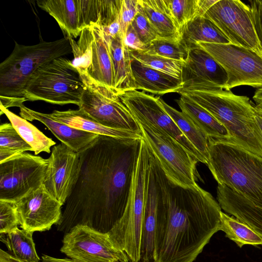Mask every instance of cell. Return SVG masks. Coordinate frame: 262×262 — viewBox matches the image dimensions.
I'll list each match as a JSON object with an SVG mask.
<instances>
[{
	"label": "cell",
	"instance_id": "1",
	"mask_svg": "<svg viewBox=\"0 0 262 262\" xmlns=\"http://www.w3.org/2000/svg\"><path fill=\"white\" fill-rule=\"evenodd\" d=\"M143 138L99 135L78 153L79 176L64 204L58 230L66 234L82 225L102 233L111 231L127 206Z\"/></svg>",
	"mask_w": 262,
	"mask_h": 262
},
{
	"label": "cell",
	"instance_id": "2",
	"mask_svg": "<svg viewBox=\"0 0 262 262\" xmlns=\"http://www.w3.org/2000/svg\"><path fill=\"white\" fill-rule=\"evenodd\" d=\"M222 212L198 184L184 187L167 178L158 204L153 262H193L220 230Z\"/></svg>",
	"mask_w": 262,
	"mask_h": 262
},
{
	"label": "cell",
	"instance_id": "3",
	"mask_svg": "<svg viewBox=\"0 0 262 262\" xmlns=\"http://www.w3.org/2000/svg\"><path fill=\"white\" fill-rule=\"evenodd\" d=\"M207 165L224 185L262 208V157L230 140L208 137Z\"/></svg>",
	"mask_w": 262,
	"mask_h": 262
},
{
	"label": "cell",
	"instance_id": "4",
	"mask_svg": "<svg viewBox=\"0 0 262 262\" xmlns=\"http://www.w3.org/2000/svg\"><path fill=\"white\" fill-rule=\"evenodd\" d=\"M214 89L180 91L211 114L227 130L230 140L262 157V133L255 120V106L245 96Z\"/></svg>",
	"mask_w": 262,
	"mask_h": 262
},
{
	"label": "cell",
	"instance_id": "5",
	"mask_svg": "<svg viewBox=\"0 0 262 262\" xmlns=\"http://www.w3.org/2000/svg\"><path fill=\"white\" fill-rule=\"evenodd\" d=\"M71 53L69 40L66 37L34 45L15 41L12 53L0 64V97L24 98L26 85L38 68Z\"/></svg>",
	"mask_w": 262,
	"mask_h": 262
},
{
	"label": "cell",
	"instance_id": "6",
	"mask_svg": "<svg viewBox=\"0 0 262 262\" xmlns=\"http://www.w3.org/2000/svg\"><path fill=\"white\" fill-rule=\"evenodd\" d=\"M85 85L71 61L60 57L41 66L33 73L24 91L29 101L79 106Z\"/></svg>",
	"mask_w": 262,
	"mask_h": 262
},
{
	"label": "cell",
	"instance_id": "7",
	"mask_svg": "<svg viewBox=\"0 0 262 262\" xmlns=\"http://www.w3.org/2000/svg\"><path fill=\"white\" fill-rule=\"evenodd\" d=\"M148 157V148L143 144L135 162L127 206L122 217L108 232L114 245L124 252L132 262H138L141 259L145 169Z\"/></svg>",
	"mask_w": 262,
	"mask_h": 262
},
{
	"label": "cell",
	"instance_id": "8",
	"mask_svg": "<svg viewBox=\"0 0 262 262\" xmlns=\"http://www.w3.org/2000/svg\"><path fill=\"white\" fill-rule=\"evenodd\" d=\"M136 120L143 139L167 178L182 187L195 186L198 162L179 143L160 128L144 121Z\"/></svg>",
	"mask_w": 262,
	"mask_h": 262
},
{
	"label": "cell",
	"instance_id": "9",
	"mask_svg": "<svg viewBox=\"0 0 262 262\" xmlns=\"http://www.w3.org/2000/svg\"><path fill=\"white\" fill-rule=\"evenodd\" d=\"M80 75L85 88L79 108L104 126L142 134L137 121L115 91L86 73Z\"/></svg>",
	"mask_w": 262,
	"mask_h": 262
},
{
	"label": "cell",
	"instance_id": "10",
	"mask_svg": "<svg viewBox=\"0 0 262 262\" xmlns=\"http://www.w3.org/2000/svg\"><path fill=\"white\" fill-rule=\"evenodd\" d=\"M224 69L228 81L225 89L230 91L241 85L262 88V55L232 43L199 42Z\"/></svg>",
	"mask_w": 262,
	"mask_h": 262
},
{
	"label": "cell",
	"instance_id": "11",
	"mask_svg": "<svg viewBox=\"0 0 262 262\" xmlns=\"http://www.w3.org/2000/svg\"><path fill=\"white\" fill-rule=\"evenodd\" d=\"M48 159L24 152L0 163V200L15 202L43 182Z\"/></svg>",
	"mask_w": 262,
	"mask_h": 262
},
{
	"label": "cell",
	"instance_id": "12",
	"mask_svg": "<svg viewBox=\"0 0 262 262\" xmlns=\"http://www.w3.org/2000/svg\"><path fill=\"white\" fill-rule=\"evenodd\" d=\"M60 251L78 262H128L126 254L117 249L108 233L78 225L66 233Z\"/></svg>",
	"mask_w": 262,
	"mask_h": 262
},
{
	"label": "cell",
	"instance_id": "13",
	"mask_svg": "<svg viewBox=\"0 0 262 262\" xmlns=\"http://www.w3.org/2000/svg\"><path fill=\"white\" fill-rule=\"evenodd\" d=\"M230 43L262 55L249 5L239 0H218L204 14Z\"/></svg>",
	"mask_w": 262,
	"mask_h": 262
},
{
	"label": "cell",
	"instance_id": "14",
	"mask_svg": "<svg viewBox=\"0 0 262 262\" xmlns=\"http://www.w3.org/2000/svg\"><path fill=\"white\" fill-rule=\"evenodd\" d=\"M136 120L144 121L160 128L179 143L197 161H207L180 130L164 109L160 97L137 90L118 94Z\"/></svg>",
	"mask_w": 262,
	"mask_h": 262
},
{
	"label": "cell",
	"instance_id": "15",
	"mask_svg": "<svg viewBox=\"0 0 262 262\" xmlns=\"http://www.w3.org/2000/svg\"><path fill=\"white\" fill-rule=\"evenodd\" d=\"M148 148L145 169L140 261L153 262L158 204L166 185L167 176L159 160L149 147Z\"/></svg>",
	"mask_w": 262,
	"mask_h": 262
},
{
	"label": "cell",
	"instance_id": "16",
	"mask_svg": "<svg viewBox=\"0 0 262 262\" xmlns=\"http://www.w3.org/2000/svg\"><path fill=\"white\" fill-rule=\"evenodd\" d=\"M42 185L62 206L78 181L81 162L79 154L61 143L53 146Z\"/></svg>",
	"mask_w": 262,
	"mask_h": 262
},
{
	"label": "cell",
	"instance_id": "17",
	"mask_svg": "<svg viewBox=\"0 0 262 262\" xmlns=\"http://www.w3.org/2000/svg\"><path fill=\"white\" fill-rule=\"evenodd\" d=\"M38 6L52 16L64 35L76 38L92 23H100L101 0H40Z\"/></svg>",
	"mask_w": 262,
	"mask_h": 262
},
{
	"label": "cell",
	"instance_id": "18",
	"mask_svg": "<svg viewBox=\"0 0 262 262\" xmlns=\"http://www.w3.org/2000/svg\"><path fill=\"white\" fill-rule=\"evenodd\" d=\"M20 228L31 232L49 230L61 219L62 205L41 185L14 202Z\"/></svg>",
	"mask_w": 262,
	"mask_h": 262
},
{
	"label": "cell",
	"instance_id": "19",
	"mask_svg": "<svg viewBox=\"0 0 262 262\" xmlns=\"http://www.w3.org/2000/svg\"><path fill=\"white\" fill-rule=\"evenodd\" d=\"M196 45L188 50L183 66V88L180 91L225 89L228 81L225 70L207 51Z\"/></svg>",
	"mask_w": 262,
	"mask_h": 262
},
{
	"label": "cell",
	"instance_id": "20",
	"mask_svg": "<svg viewBox=\"0 0 262 262\" xmlns=\"http://www.w3.org/2000/svg\"><path fill=\"white\" fill-rule=\"evenodd\" d=\"M20 117L27 120H37L43 123L62 143L75 152L80 153L91 146L99 135L73 127L55 121L48 114L38 112L23 104L19 107Z\"/></svg>",
	"mask_w": 262,
	"mask_h": 262
},
{
	"label": "cell",
	"instance_id": "21",
	"mask_svg": "<svg viewBox=\"0 0 262 262\" xmlns=\"http://www.w3.org/2000/svg\"><path fill=\"white\" fill-rule=\"evenodd\" d=\"M216 192L221 209L249 226L262 237V208L224 185L218 184Z\"/></svg>",
	"mask_w": 262,
	"mask_h": 262
},
{
	"label": "cell",
	"instance_id": "22",
	"mask_svg": "<svg viewBox=\"0 0 262 262\" xmlns=\"http://www.w3.org/2000/svg\"><path fill=\"white\" fill-rule=\"evenodd\" d=\"M91 27L94 40L92 60L86 73L98 83L111 90L114 88V71L109 47V37L104 35L99 23H92Z\"/></svg>",
	"mask_w": 262,
	"mask_h": 262
},
{
	"label": "cell",
	"instance_id": "23",
	"mask_svg": "<svg viewBox=\"0 0 262 262\" xmlns=\"http://www.w3.org/2000/svg\"><path fill=\"white\" fill-rule=\"evenodd\" d=\"M130 63L135 90L164 95L178 93L183 88V82L180 79L148 67L131 56Z\"/></svg>",
	"mask_w": 262,
	"mask_h": 262
},
{
	"label": "cell",
	"instance_id": "24",
	"mask_svg": "<svg viewBox=\"0 0 262 262\" xmlns=\"http://www.w3.org/2000/svg\"><path fill=\"white\" fill-rule=\"evenodd\" d=\"M53 120L71 127L83 131L116 138H141L142 134L134 131L104 126L92 118L83 110H55L48 114Z\"/></svg>",
	"mask_w": 262,
	"mask_h": 262
},
{
	"label": "cell",
	"instance_id": "25",
	"mask_svg": "<svg viewBox=\"0 0 262 262\" xmlns=\"http://www.w3.org/2000/svg\"><path fill=\"white\" fill-rule=\"evenodd\" d=\"M109 47L114 71V88L117 94L135 90L129 51L122 35L109 38Z\"/></svg>",
	"mask_w": 262,
	"mask_h": 262
},
{
	"label": "cell",
	"instance_id": "26",
	"mask_svg": "<svg viewBox=\"0 0 262 262\" xmlns=\"http://www.w3.org/2000/svg\"><path fill=\"white\" fill-rule=\"evenodd\" d=\"M181 41L189 50L199 42L231 43L227 37L209 19L197 16L179 31Z\"/></svg>",
	"mask_w": 262,
	"mask_h": 262
},
{
	"label": "cell",
	"instance_id": "27",
	"mask_svg": "<svg viewBox=\"0 0 262 262\" xmlns=\"http://www.w3.org/2000/svg\"><path fill=\"white\" fill-rule=\"evenodd\" d=\"M176 101L181 112L190 118L208 137L230 140L225 127L203 107L183 95Z\"/></svg>",
	"mask_w": 262,
	"mask_h": 262
},
{
	"label": "cell",
	"instance_id": "28",
	"mask_svg": "<svg viewBox=\"0 0 262 262\" xmlns=\"http://www.w3.org/2000/svg\"><path fill=\"white\" fill-rule=\"evenodd\" d=\"M139 3L144 14L160 38H180L179 31L163 0H139Z\"/></svg>",
	"mask_w": 262,
	"mask_h": 262
},
{
	"label": "cell",
	"instance_id": "29",
	"mask_svg": "<svg viewBox=\"0 0 262 262\" xmlns=\"http://www.w3.org/2000/svg\"><path fill=\"white\" fill-rule=\"evenodd\" d=\"M0 109L1 115L4 114L7 116L20 136L31 146L35 155L41 152H51V147L56 144L55 141L47 137L27 120L16 115L8 108L0 105Z\"/></svg>",
	"mask_w": 262,
	"mask_h": 262
},
{
	"label": "cell",
	"instance_id": "30",
	"mask_svg": "<svg viewBox=\"0 0 262 262\" xmlns=\"http://www.w3.org/2000/svg\"><path fill=\"white\" fill-rule=\"evenodd\" d=\"M161 101L164 109L183 135L207 163L209 151L208 137L186 115L170 106L163 99H161Z\"/></svg>",
	"mask_w": 262,
	"mask_h": 262
},
{
	"label": "cell",
	"instance_id": "31",
	"mask_svg": "<svg viewBox=\"0 0 262 262\" xmlns=\"http://www.w3.org/2000/svg\"><path fill=\"white\" fill-rule=\"evenodd\" d=\"M33 233L17 227L7 233L0 234V239L15 258L24 262H40L36 251Z\"/></svg>",
	"mask_w": 262,
	"mask_h": 262
},
{
	"label": "cell",
	"instance_id": "32",
	"mask_svg": "<svg viewBox=\"0 0 262 262\" xmlns=\"http://www.w3.org/2000/svg\"><path fill=\"white\" fill-rule=\"evenodd\" d=\"M220 230L241 248L245 245H262V237L259 234L246 224L223 212L221 213Z\"/></svg>",
	"mask_w": 262,
	"mask_h": 262
},
{
	"label": "cell",
	"instance_id": "33",
	"mask_svg": "<svg viewBox=\"0 0 262 262\" xmlns=\"http://www.w3.org/2000/svg\"><path fill=\"white\" fill-rule=\"evenodd\" d=\"M33 149L20 136L11 123L0 126V163Z\"/></svg>",
	"mask_w": 262,
	"mask_h": 262
},
{
	"label": "cell",
	"instance_id": "34",
	"mask_svg": "<svg viewBox=\"0 0 262 262\" xmlns=\"http://www.w3.org/2000/svg\"><path fill=\"white\" fill-rule=\"evenodd\" d=\"M69 40L74 55L73 65L79 73H86L92 60L94 36L91 26L82 30L77 42L73 38Z\"/></svg>",
	"mask_w": 262,
	"mask_h": 262
},
{
	"label": "cell",
	"instance_id": "35",
	"mask_svg": "<svg viewBox=\"0 0 262 262\" xmlns=\"http://www.w3.org/2000/svg\"><path fill=\"white\" fill-rule=\"evenodd\" d=\"M144 52L166 58L185 61L188 49L179 38H159L146 45Z\"/></svg>",
	"mask_w": 262,
	"mask_h": 262
},
{
	"label": "cell",
	"instance_id": "36",
	"mask_svg": "<svg viewBox=\"0 0 262 262\" xmlns=\"http://www.w3.org/2000/svg\"><path fill=\"white\" fill-rule=\"evenodd\" d=\"M100 24L103 34L113 38L121 33L122 0H101Z\"/></svg>",
	"mask_w": 262,
	"mask_h": 262
},
{
	"label": "cell",
	"instance_id": "37",
	"mask_svg": "<svg viewBox=\"0 0 262 262\" xmlns=\"http://www.w3.org/2000/svg\"><path fill=\"white\" fill-rule=\"evenodd\" d=\"M129 53L131 56L148 67L176 78H182L184 61L172 60L142 51H133Z\"/></svg>",
	"mask_w": 262,
	"mask_h": 262
},
{
	"label": "cell",
	"instance_id": "38",
	"mask_svg": "<svg viewBox=\"0 0 262 262\" xmlns=\"http://www.w3.org/2000/svg\"><path fill=\"white\" fill-rule=\"evenodd\" d=\"M168 12L180 30L199 16L198 0H163Z\"/></svg>",
	"mask_w": 262,
	"mask_h": 262
},
{
	"label": "cell",
	"instance_id": "39",
	"mask_svg": "<svg viewBox=\"0 0 262 262\" xmlns=\"http://www.w3.org/2000/svg\"><path fill=\"white\" fill-rule=\"evenodd\" d=\"M19 225L14 202L0 200V234L7 233Z\"/></svg>",
	"mask_w": 262,
	"mask_h": 262
},
{
	"label": "cell",
	"instance_id": "40",
	"mask_svg": "<svg viewBox=\"0 0 262 262\" xmlns=\"http://www.w3.org/2000/svg\"><path fill=\"white\" fill-rule=\"evenodd\" d=\"M131 25L141 41L147 45L160 37L142 11L139 3L138 13Z\"/></svg>",
	"mask_w": 262,
	"mask_h": 262
},
{
	"label": "cell",
	"instance_id": "41",
	"mask_svg": "<svg viewBox=\"0 0 262 262\" xmlns=\"http://www.w3.org/2000/svg\"><path fill=\"white\" fill-rule=\"evenodd\" d=\"M139 9V0H122L121 33L123 38L128 27L132 24Z\"/></svg>",
	"mask_w": 262,
	"mask_h": 262
},
{
	"label": "cell",
	"instance_id": "42",
	"mask_svg": "<svg viewBox=\"0 0 262 262\" xmlns=\"http://www.w3.org/2000/svg\"><path fill=\"white\" fill-rule=\"evenodd\" d=\"M251 17L262 53V0L249 1Z\"/></svg>",
	"mask_w": 262,
	"mask_h": 262
},
{
	"label": "cell",
	"instance_id": "43",
	"mask_svg": "<svg viewBox=\"0 0 262 262\" xmlns=\"http://www.w3.org/2000/svg\"><path fill=\"white\" fill-rule=\"evenodd\" d=\"M123 42L129 52L144 51L145 50L146 45L141 41L131 24L127 29Z\"/></svg>",
	"mask_w": 262,
	"mask_h": 262
},
{
	"label": "cell",
	"instance_id": "44",
	"mask_svg": "<svg viewBox=\"0 0 262 262\" xmlns=\"http://www.w3.org/2000/svg\"><path fill=\"white\" fill-rule=\"evenodd\" d=\"M218 0H198L199 16H203Z\"/></svg>",
	"mask_w": 262,
	"mask_h": 262
},
{
	"label": "cell",
	"instance_id": "45",
	"mask_svg": "<svg viewBox=\"0 0 262 262\" xmlns=\"http://www.w3.org/2000/svg\"><path fill=\"white\" fill-rule=\"evenodd\" d=\"M0 262H24L13 256L12 254L0 249Z\"/></svg>",
	"mask_w": 262,
	"mask_h": 262
},
{
	"label": "cell",
	"instance_id": "46",
	"mask_svg": "<svg viewBox=\"0 0 262 262\" xmlns=\"http://www.w3.org/2000/svg\"><path fill=\"white\" fill-rule=\"evenodd\" d=\"M41 258L40 262H78L71 258H58L45 254L42 255Z\"/></svg>",
	"mask_w": 262,
	"mask_h": 262
},
{
	"label": "cell",
	"instance_id": "47",
	"mask_svg": "<svg viewBox=\"0 0 262 262\" xmlns=\"http://www.w3.org/2000/svg\"><path fill=\"white\" fill-rule=\"evenodd\" d=\"M253 99L255 101L262 99V88L256 90L253 96Z\"/></svg>",
	"mask_w": 262,
	"mask_h": 262
},
{
	"label": "cell",
	"instance_id": "48",
	"mask_svg": "<svg viewBox=\"0 0 262 262\" xmlns=\"http://www.w3.org/2000/svg\"><path fill=\"white\" fill-rule=\"evenodd\" d=\"M255 113V120L262 133V117L258 115L256 112Z\"/></svg>",
	"mask_w": 262,
	"mask_h": 262
},
{
	"label": "cell",
	"instance_id": "49",
	"mask_svg": "<svg viewBox=\"0 0 262 262\" xmlns=\"http://www.w3.org/2000/svg\"><path fill=\"white\" fill-rule=\"evenodd\" d=\"M255 102H256V105L255 106L258 108L262 110V99L256 100L255 101Z\"/></svg>",
	"mask_w": 262,
	"mask_h": 262
},
{
	"label": "cell",
	"instance_id": "50",
	"mask_svg": "<svg viewBox=\"0 0 262 262\" xmlns=\"http://www.w3.org/2000/svg\"><path fill=\"white\" fill-rule=\"evenodd\" d=\"M255 112L258 114L260 116L262 117V110L260 109V108H258L257 107H256L255 106Z\"/></svg>",
	"mask_w": 262,
	"mask_h": 262
},
{
	"label": "cell",
	"instance_id": "51",
	"mask_svg": "<svg viewBox=\"0 0 262 262\" xmlns=\"http://www.w3.org/2000/svg\"><path fill=\"white\" fill-rule=\"evenodd\" d=\"M138 262H150V261H138Z\"/></svg>",
	"mask_w": 262,
	"mask_h": 262
}]
</instances>
